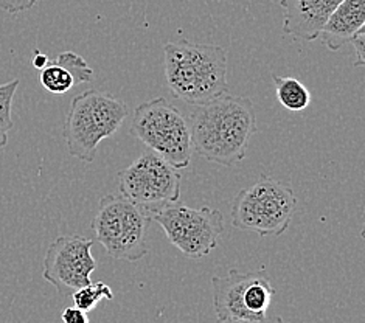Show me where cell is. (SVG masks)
<instances>
[{
  "mask_svg": "<svg viewBox=\"0 0 365 323\" xmlns=\"http://www.w3.org/2000/svg\"><path fill=\"white\" fill-rule=\"evenodd\" d=\"M38 2L39 0H0V10L10 14H19L31 10Z\"/></svg>",
  "mask_w": 365,
  "mask_h": 323,
  "instance_id": "cell-17",
  "label": "cell"
},
{
  "mask_svg": "<svg viewBox=\"0 0 365 323\" xmlns=\"http://www.w3.org/2000/svg\"><path fill=\"white\" fill-rule=\"evenodd\" d=\"M112 299H114V292H112L110 287L103 282L91 283L72 294L73 307L84 312H91L98 307L100 302Z\"/></svg>",
  "mask_w": 365,
  "mask_h": 323,
  "instance_id": "cell-13",
  "label": "cell"
},
{
  "mask_svg": "<svg viewBox=\"0 0 365 323\" xmlns=\"http://www.w3.org/2000/svg\"><path fill=\"white\" fill-rule=\"evenodd\" d=\"M191 146L207 162L235 167L246 159L257 133V113L249 97L222 95L196 106L191 116Z\"/></svg>",
  "mask_w": 365,
  "mask_h": 323,
  "instance_id": "cell-1",
  "label": "cell"
},
{
  "mask_svg": "<svg viewBox=\"0 0 365 323\" xmlns=\"http://www.w3.org/2000/svg\"><path fill=\"white\" fill-rule=\"evenodd\" d=\"M128 108L108 92L89 89L72 98L64 123L67 151L75 159L92 163L98 145L125 123Z\"/></svg>",
  "mask_w": 365,
  "mask_h": 323,
  "instance_id": "cell-3",
  "label": "cell"
},
{
  "mask_svg": "<svg viewBox=\"0 0 365 323\" xmlns=\"http://www.w3.org/2000/svg\"><path fill=\"white\" fill-rule=\"evenodd\" d=\"M39 81L47 92L55 93V95L67 93L75 86L73 76L58 63H48L44 68H42L39 75Z\"/></svg>",
  "mask_w": 365,
  "mask_h": 323,
  "instance_id": "cell-15",
  "label": "cell"
},
{
  "mask_svg": "<svg viewBox=\"0 0 365 323\" xmlns=\"http://www.w3.org/2000/svg\"><path fill=\"white\" fill-rule=\"evenodd\" d=\"M151 215L123 196H103L91 222L101 246L114 260L138 261L148 253V230Z\"/></svg>",
  "mask_w": 365,
  "mask_h": 323,
  "instance_id": "cell-6",
  "label": "cell"
},
{
  "mask_svg": "<svg viewBox=\"0 0 365 323\" xmlns=\"http://www.w3.org/2000/svg\"><path fill=\"white\" fill-rule=\"evenodd\" d=\"M365 25V0H344L328 17L319 39L331 51L350 43Z\"/></svg>",
  "mask_w": 365,
  "mask_h": 323,
  "instance_id": "cell-11",
  "label": "cell"
},
{
  "mask_svg": "<svg viewBox=\"0 0 365 323\" xmlns=\"http://www.w3.org/2000/svg\"><path fill=\"white\" fill-rule=\"evenodd\" d=\"M165 80L176 98L202 106L227 93V51L185 39L165 46Z\"/></svg>",
  "mask_w": 365,
  "mask_h": 323,
  "instance_id": "cell-2",
  "label": "cell"
},
{
  "mask_svg": "<svg viewBox=\"0 0 365 323\" xmlns=\"http://www.w3.org/2000/svg\"><path fill=\"white\" fill-rule=\"evenodd\" d=\"M272 81L275 83L277 100L284 109L289 112H302L309 106L311 93L305 84L295 78L278 75H272Z\"/></svg>",
  "mask_w": 365,
  "mask_h": 323,
  "instance_id": "cell-12",
  "label": "cell"
},
{
  "mask_svg": "<svg viewBox=\"0 0 365 323\" xmlns=\"http://www.w3.org/2000/svg\"><path fill=\"white\" fill-rule=\"evenodd\" d=\"M120 195L148 212L176 204L180 199V174L160 155L146 150L128 168L117 173Z\"/></svg>",
  "mask_w": 365,
  "mask_h": 323,
  "instance_id": "cell-8",
  "label": "cell"
},
{
  "mask_svg": "<svg viewBox=\"0 0 365 323\" xmlns=\"http://www.w3.org/2000/svg\"><path fill=\"white\" fill-rule=\"evenodd\" d=\"M56 63L59 66H63L66 71L73 76L75 84H86L93 81V71L89 67V64L86 63V59L83 56L73 53V51L66 50L63 53H59L56 58Z\"/></svg>",
  "mask_w": 365,
  "mask_h": 323,
  "instance_id": "cell-16",
  "label": "cell"
},
{
  "mask_svg": "<svg viewBox=\"0 0 365 323\" xmlns=\"http://www.w3.org/2000/svg\"><path fill=\"white\" fill-rule=\"evenodd\" d=\"M353 43L354 47V53H356V67H362L365 64V31L361 30L359 33H356V36L353 38V41L350 42Z\"/></svg>",
  "mask_w": 365,
  "mask_h": 323,
  "instance_id": "cell-18",
  "label": "cell"
},
{
  "mask_svg": "<svg viewBox=\"0 0 365 323\" xmlns=\"http://www.w3.org/2000/svg\"><path fill=\"white\" fill-rule=\"evenodd\" d=\"M216 323H283L280 316H271L263 320H216Z\"/></svg>",
  "mask_w": 365,
  "mask_h": 323,
  "instance_id": "cell-20",
  "label": "cell"
},
{
  "mask_svg": "<svg viewBox=\"0 0 365 323\" xmlns=\"http://www.w3.org/2000/svg\"><path fill=\"white\" fill-rule=\"evenodd\" d=\"M61 319H63V323H91L88 312H84L75 307L66 308L63 314H61Z\"/></svg>",
  "mask_w": 365,
  "mask_h": 323,
  "instance_id": "cell-19",
  "label": "cell"
},
{
  "mask_svg": "<svg viewBox=\"0 0 365 323\" xmlns=\"http://www.w3.org/2000/svg\"><path fill=\"white\" fill-rule=\"evenodd\" d=\"M19 87V80L0 84V148L6 146L13 123V100Z\"/></svg>",
  "mask_w": 365,
  "mask_h": 323,
  "instance_id": "cell-14",
  "label": "cell"
},
{
  "mask_svg": "<svg viewBox=\"0 0 365 323\" xmlns=\"http://www.w3.org/2000/svg\"><path fill=\"white\" fill-rule=\"evenodd\" d=\"M131 133L173 168L184 170L191 162L193 146L187 118L167 98L142 103L133 112Z\"/></svg>",
  "mask_w": 365,
  "mask_h": 323,
  "instance_id": "cell-5",
  "label": "cell"
},
{
  "mask_svg": "<svg viewBox=\"0 0 365 323\" xmlns=\"http://www.w3.org/2000/svg\"><path fill=\"white\" fill-rule=\"evenodd\" d=\"M92 246L93 240L76 235L58 237L48 246L42 263V277L56 287L61 297H72L92 283L91 275L97 269Z\"/></svg>",
  "mask_w": 365,
  "mask_h": 323,
  "instance_id": "cell-9",
  "label": "cell"
},
{
  "mask_svg": "<svg viewBox=\"0 0 365 323\" xmlns=\"http://www.w3.org/2000/svg\"><path fill=\"white\" fill-rule=\"evenodd\" d=\"M170 242L188 258L207 257L218 246L224 232V216L210 207L191 208L180 204H168L150 213Z\"/></svg>",
  "mask_w": 365,
  "mask_h": 323,
  "instance_id": "cell-7",
  "label": "cell"
},
{
  "mask_svg": "<svg viewBox=\"0 0 365 323\" xmlns=\"http://www.w3.org/2000/svg\"><path fill=\"white\" fill-rule=\"evenodd\" d=\"M47 64H48L47 55H44V53H42V51L38 50L36 53H34V56H33V67L38 68V71H42V68H44Z\"/></svg>",
  "mask_w": 365,
  "mask_h": 323,
  "instance_id": "cell-21",
  "label": "cell"
},
{
  "mask_svg": "<svg viewBox=\"0 0 365 323\" xmlns=\"http://www.w3.org/2000/svg\"><path fill=\"white\" fill-rule=\"evenodd\" d=\"M344 0H280L284 11L283 33L300 41L319 39L328 17Z\"/></svg>",
  "mask_w": 365,
  "mask_h": 323,
  "instance_id": "cell-10",
  "label": "cell"
},
{
  "mask_svg": "<svg viewBox=\"0 0 365 323\" xmlns=\"http://www.w3.org/2000/svg\"><path fill=\"white\" fill-rule=\"evenodd\" d=\"M295 205L297 199L291 185L271 176H262L233 198L232 224L259 237H282L289 229Z\"/></svg>",
  "mask_w": 365,
  "mask_h": 323,
  "instance_id": "cell-4",
  "label": "cell"
}]
</instances>
